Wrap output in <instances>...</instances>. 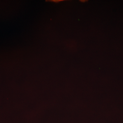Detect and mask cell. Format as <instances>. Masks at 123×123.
Here are the masks:
<instances>
[{
  "label": "cell",
  "instance_id": "obj_1",
  "mask_svg": "<svg viewBox=\"0 0 123 123\" xmlns=\"http://www.w3.org/2000/svg\"><path fill=\"white\" fill-rule=\"evenodd\" d=\"M61 0H52V1H53V2H56V3H57V2H60V1H61Z\"/></svg>",
  "mask_w": 123,
  "mask_h": 123
},
{
  "label": "cell",
  "instance_id": "obj_2",
  "mask_svg": "<svg viewBox=\"0 0 123 123\" xmlns=\"http://www.w3.org/2000/svg\"><path fill=\"white\" fill-rule=\"evenodd\" d=\"M87 1V0H80V2H82V3H85Z\"/></svg>",
  "mask_w": 123,
  "mask_h": 123
}]
</instances>
